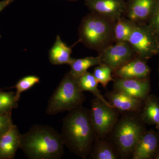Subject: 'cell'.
<instances>
[{
  "label": "cell",
  "instance_id": "cell-10",
  "mask_svg": "<svg viewBox=\"0 0 159 159\" xmlns=\"http://www.w3.org/2000/svg\"><path fill=\"white\" fill-rule=\"evenodd\" d=\"M113 82L114 90L143 100L146 99L151 91L149 77L144 79L115 78Z\"/></svg>",
  "mask_w": 159,
  "mask_h": 159
},
{
  "label": "cell",
  "instance_id": "cell-3",
  "mask_svg": "<svg viewBox=\"0 0 159 159\" xmlns=\"http://www.w3.org/2000/svg\"><path fill=\"white\" fill-rule=\"evenodd\" d=\"M145 125L139 113H122L119 117L106 139L113 145L120 159L131 157L138 141L147 131Z\"/></svg>",
  "mask_w": 159,
  "mask_h": 159
},
{
  "label": "cell",
  "instance_id": "cell-1",
  "mask_svg": "<svg viewBox=\"0 0 159 159\" xmlns=\"http://www.w3.org/2000/svg\"><path fill=\"white\" fill-rule=\"evenodd\" d=\"M61 135L64 146L71 152L87 158L97 138L90 109L81 106L69 111L63 119Z\"/></svg>",
  "mask_w": 159,
  "mask_h": 159
},
{
  "label": "cell",
  "instance_id": "cell-5",
  "mask_svg": "<svg viewBox=\"0 0 159 159\" xmlns=\"http://www.w3.org/2000/svg\"><path fill=\"white\" fill-rule=\"evenodd\" d=\"M85 96L80 89L77 77L66 73L48 102L46 113L54 116L81 106Z\"/></svg>",
  "mask_w": 159,
  "mask_h": 159
},
{
  "label": "cell",
  "instance_id": "cell-16",
  "mask_svg": "<svg viewBox=\"0 0 159 159\" xmlns=\"http://www.w3.org/2000/svg\"><path fill=\"white\" fill-rule=\"evenodd\" d=\"M72 52L71 48L61 40L59 35H57L54 45L49 51V61L54 65H69L73 59L71 57Z\"/></svg>",
  "mask_w": 159,
  "mask_h": 159
},
{
  "label": "cell",
  "instance_id": "cell-12",
  "mask_svg": "<svg viewBox=\"0 0 159 159\" xmlns=\"http://www.w3.org/2000/svg\"><path fill=\"white\" fill-rule=\"evenodd\" d=\"M159 150V134L153 130L146 131L134 148L132 159H154Z\"/></svg>",
  "mask_w": 159,
  "mask_h": 159
},
{
  "label": "cell",
  "instance_id": "cell-13",
  "mask_svg": "<svg viewBox=\"0 0 159 159\" xmlns=\"http://www.w3.org/2000/svg\"><path fill=\"white\" fill-rule=\"evenodd\" d=\"M107 100L114 108L120 113L136 112L140 113L144 100L138 99L116 90L107 92L105 94Z\"/></svg>",
  "mask_w": 159,
  "mask_h": 159
},
{
  "label": "cell",
  "instance_id": "cell-26",
  "mask_svg": "<svg viewBox=\"0 0 159 159\" xmlns=\"http://www.w3.org/2000/svg\"><path fill=\"white\" fill-rule=\"evenodd\" d=\"M148 23V25L159 35V4Z\"/></svg>",
  "mask_w": 159,
  "mask_h": 159
},
{
  "label": "cell",
  "instance_id": "cell-7",
  "mask_svg": "<svg viewBox=\"0 0 159 159\" xmlns=\"http://www.w3.org/2000/svg\"><path fill=\"white\" fill-rule=\"evenodd\" d=\"M90 111L97 138L106 139L119 119L120 113L96 97L91 101Z\"/></svg>",
  "mask_w": 159,
  "mask_h": 159
},
{
  "label": "cell",
  "instance_id": "cell-19",
  "mask_svg": "<svg viewBox=\"0 0 159 159\" xmlns=\"http://www.w3.org/2000/svg\"><path fill=\"white\" fill-rule=\"evenodd\" d=\"M137 25L133 21L123 16L117 20L114 27V43L128 42Z\"/></svg>",
  "mask_w": 159,
  "mask_h": 159
},
{
  "label": "cell",
  "instance_id": "cell-8",
  "mask_svg": "<svg viewBox=\"0 0 159 159\" xmlns=\"http://www.w3.org/2000/svg\"><path fill=\"white\" fill-rule=\"evenodd\" d=\"M100 64L108 66L112 71L138 57L128 42L116 43L98 52Z\"/></svg>",
  "mask_w": 159,
  "mask_h": 159
},
{
  "label": "cell",
  "instance_id": "cell-23",
  "mask_svg": "<svg viewBox=\"0 0 159 159\" xmlns=\"http://www.w3.org/2000/svg\"><path fill=\"white\" fill-rule=\"evenodd\" d=\"M39 77L35 75L27 76L20 80L14 86L15 88L16 89V99L18 102L19 100L22 93L28 90L35 84L39 83Z\"/></svg>",
  "mask_w": 159,
  "mask_h": 159
},
{
  "label": "cell",
  "instance_id": "cell-14",
  "mask_svg": "<svg viewBox=\"0 0 159 159\" xmlns=\"http://www.w3.org/2000/svg\"><path fill=\"white\" fill-rule=\"evenodd\" d=\"M150 69L146 61L137 57L112 71L115 78L144 79L149 78Z\"/></svg>",
  "mask_w": 159,
  "mask_h": 159
},
{
  "label": "cell",
  "instance_id": "cell-32",
  "mask_svg": "<svg viewBox=\"0 0 159 159\" xmlns=\"http://www.w3.org/2000/svg\"></svg>",
  "mask_w": 159,
  "mask_h": 159
},
{
  "label": "cell",
  "instance_id": "cell-21",
  "mask_svg": "<svg viewBox=\"0 0 159 159\" xmlns=\"http://www.w3.org/2000/svg\"><path fill=\"white\" fill-rule=\"evenodd\" d=\"M100 64L99 57H87L84 58L75 59L73 58L69 65L71 67L70 72L75 77H78L81 76L91 67Z\"/></svg>",
  "mask_w": 159,
  "mask_h": 159
},
{
  "label": "cell",
  "instance_id": "cell-30",
  "mask_svg": "<svg viewBox=\"0 0 159 159\" xmlns=\"http://www.w3.org/2000/svg\"><path fill=\"white\" fill-rule=\"evenodd\" d=\"M69 2H76V1H79V0H66Z\"/></svg>",
  "mask_w": 159,
  "mask_h": 159
},
{
  "label": "cell",
  "instance_id": "cell-18",
  "mask_svg": "<svg viewBox=\"0 0 159 159\" xmlns=\"http://www.w3.org/2000/svg\"><path fill=\"white\" fill-rule=\"evenodd\" d=\"M140 116L145 124L156 125L159 123V101L157 97L148 95L144 100Z\"/></svg>",
  "mask_w": 159,
  "mask_h": 159
},
{
  "label": "cell",
  "instance_id": "cell-9",
  "mask_svg": "<svg viewBox=\"0 0 159 159\" xmlns=\"http://www.w3.org/2000/svg\"><path fill=\"white\" fill-rule=\"evenodd\" d=\"M159 0H126L124 17L138 25H145L155 11Z\"/></svg>",
  "mask_w": 159,
  "mask_h": 159
},
{
  "label": "cell",
  "instance_id": "cell-2",
  "mask_svg": "<svg viewBox=\"0 0 159 159\" xmlns=\"http://www.w3.org/2000/svg\"><path fill=\"white\" fill-rule=\"evenodd\" d=\"M61 134L49 125L35 124L21 135L20 149L30 159H60L64 154Z\"/></svg>",
  "mask_w": 159,
  "mask_h": 159
},
{
  "label": "cell",
  "instance_id": "cell-11",
  "mask_svg": "<svg viewBox=\"0 0 159 159\" xmlns=\"http://www.w3.org/2000/svg\"><path fill=\"white\" fill-rule=\"evenodd\" d=\"M91 11L116 21L125 10V0H84Z\"/></svg>",
  "mask_w": 159,
  "mask_h": 159
},
{
  "label": "cell",
  "instance_id": "cell-20",
  "mask_svg": "<svg viewBox=\"0 0 159 159\" xmlns=\"http://www.w3.org/2000/svg\"><path fill=\"white\" fill-rule=\"evenodd\" d=\"M77 78L78 85L81 91L83 92L89 91L91 92L95 97L100 99L106 104L112 106L98 89V84L99 82L94 77L93 74L87 71L85 74L77 77Z\"/></svg>",
  "mask_w": 159,
  "mask_h": 159
},
{
  "label": "cell",
  "instance_id": "cell-15",
  "mask_svg": "<svg viewBox=\"0 0 159 159\" xmlns=\"http://www.w3.org/2000/svg\"><path fill=\"white\" fill-rule=\"evenodd\" d=\"M21 135L16 125H13L0 138V159L14 158L20 148Z\"/></svg>",
  "mask_w": 159,
  "mask_h": 159
},
{
  "label": "cell",
  "instance_id": "cell-31",
  "mask_svg": "<svg viewBox=\"0 0 159 159\" xmlns=\"http://www.w3.org/2000/svg\"><path fill=\"white\" fill-rule=\"evenodd\" d=\"M158 54H159V44H158Z\"/></svg>",
  "mask_w": 159,
  "mask_h": 159
},
{
  "label": "cell",
  "instance_id": "cell-17",
  "mask_svg": "<svg viewBox=\"0 0 159 159\" xmlns=\"http://www.w3.org/2000/svg\"><path fill=\"white\" fill-rule=\"evenodd\" d=\"M89 157L93 159L120 158L116 148L109 140L98 138L93 144Z\"/></svg>",
  "mask_w": 159,
  "mask_h": 159
},
{
  "label": "cell",
  "instance_id": "cell-24",
  "mask_svg": "<svg viewBox=\"0 0 159 159\" xmlns=\"http://www.w3.org/2000/svg\"><path fill=\"white\" fill-rule=\"evenodd\" d=\"M112 70L108 66L100 64L94 69V77L102 86L106 88L110 81H113L114 79L112 76Z\"/></svg>",
  "mask_w": 159,
  "mask_h": 159
},
{
  "label": "cell",
  "instance_id": "cell-6",
  "mask_svg": "<svg viewBox=\"0 0 159 159\" xmlns=\"http://www.w3.org/2000/svg\"><path fill=\"white\" fill-rule=\"evenodd\" d=\"M159 35L148 24H137L128 42L138 57L147 61L158 54Z\"/></svg>",
  "mask_w": 159,
  "mask_h": 159
},
{
  "label": "cell",
  "instance_id": "cell-29",
  "mask_svg": "<svg viewBox=\"0 0 159 159\" xmlns=\"http://www.w3.org/2000/svg\"><path fill=\"white\" fill-rule=\"evenodd\" d=\"M156 125V127L157 129L158 130L157 132L159 134V123H158V124Z\"/></svg>",
  "mask_w": 159,
  "mask_h": 159
},
{
  "label": "cell",
  "instance_id": "cell-33",
  "mask_svg": "<svg viewBox=\"0 0 159 159\" xmlns=\"http://www.w3.org/2000/svg\"><path fill=\"white\" fill-rule=\"evenodd\" d=\"M1 35H0V38H1Z\"/></svg>",
  "mask_w": 159,
  "mask_h": 159
},
{
  "label": "cell",
  "instance_id": "cell-25",
  "mask_svg": "<svg viewBox=\"0 0 159 159\" xmlns=\"http://www.w3.org/2000/svg\"><path fill=\"white\" fill-rule=\"evenodd\" d=\"M13 125L11 113L0 114V138L6 134Z\"/></svg>",
  "mask_w": 159,
  "mask_h": 159
},
{
  "label": "cell",
  "instance_id": "cell-28",
  "mask_svg": "<svg viewBox=\"0 0 159 159\" xmlns=\"http://www.w3.org/2000/svg\"><path fill=\"white\" fill-rule=\"evenodd\" d=\"M154 159H159V150L158 152H157L155 157Z\"/></svg>",
  "mask_w": 159,
  "mask_h": 159
},
{
  "label": "cell",
  "instance_id": "cell-27",
  "mask_svg": "<svg viewBox=\"0 0 159 159\" xmlns=\"http://www.w3.org/2000/svg\"><path fill=\"white\" fill-rule=\"evenodd\" d=\"M14 1L15 0H4L0 2V12Z\"/></svg>",
  "mask_w": 159,
  "mask_h": 159
},
{
  "label": "cell",
  "instance_id": "cell-22",
  "mask_svg": "<svg viewBox=\"0 0 159 159\" xmlns=\"http://www.w3.org/2000/svg\"><path fill=\"white\" fill-rule=\"evenodd\" d=\"M17 107L15 93L0 90V114L11 113L12 110Z\"/></svg>",
  "mask_w": 159,
  "mask_h": 159
},
{
  "label": "cell",
  "instance_id": "cell-4",
  "mask_svg": "<svg viewBox=\"0 0 159 159\" xmlns=\"http://www.w3.org/2000/svg\"><path fill=\"white\" fill-rule=\"evenodd\" d=\"M116 22L91 11L83 18L80 25L79 41L86 48L97 52L113 44Z\"/></svg>",
  "mask_w": 159,
  "mask_h": 159
}]
</instances>
